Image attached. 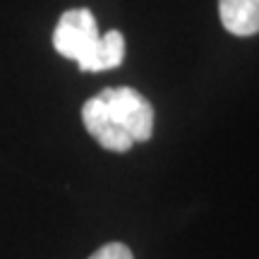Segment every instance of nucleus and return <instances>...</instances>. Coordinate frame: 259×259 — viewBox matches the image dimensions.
I'll return each mask as SVG.
<instances>
[{"label": "nucleus", "mask_w": 259, "mask_h": 259, "mask_svg": "<svg viewBox=\"0 0 259 259\" xmlns=\"http://www.w3.org/2000/svg\"><path fill=\"white\" fill-rule=\"evenodd\" d=\"M53 48L63 58L77 60L82 72L113 70L125 60V38L118 29L99 34L92 10L74 8L63 12L53 31Z\"/></svg>", "instance_id": "nucleus-1"}, {"label": "nucleus", "mask_w": 259, "mask_h": 259, "mask_svg": "<svg viewBox=\"0 0 259 259\" xmlns=\"http://www.w3.org/2000/svg\"><path fill=\"white\" fill-rule=\"evenodd\" d=\"M106 115L132 142H149L154 135V108L132 87H113L96 94Z\"/></svg>", "instance_id": "nucleus-2"}, {"label": "nucleus", "mask_w": 259, "mask_h": 259, "mask_svg": "<svg viewBox=\"0 0 259 259\" xmlns=\"http://www.w3.org/2000/svg\"><path fill=\"white\" fill-rule=\"evenodd\" d=\"M82 122H84V127H87V132H89L103 149H108V151L125 154V151H130L132 144H135L120 127L113 125V120L106 115V111H103L99 96L89 99V101L82 106Z\"/></svg>", "instance_id": "nucleus-3"}, {"label": "nucleus", "mask_w": 259, "mask_h": 259, "mask_svg": "<svg viewBox=\"0 0 259 259\" xmlns=\"http://www.w3.org/2000/svg\"><path fill=\"white\" fill-rule=\"evenodd\" d=\"M219 17L233 36L259 34V0H219Z\"/></svg>", "instance_id": "nucleus-4"}, {"label": "nucleus", "mask_w": 259, "mask_h": 259, "mask_svg": "<svg viewBox=\"0 0 259 259\" xmlns=\"http://www.w3.org/2000/svg\"><path fill=\"white\" fill-rule=\"evenodd\" d=\"M87 259H135V257H132V250L125 242H108V245L99 247L92 257Z\"/></svg>", "instance_id": "nucleus-5"}]
</instances>
